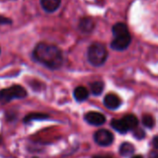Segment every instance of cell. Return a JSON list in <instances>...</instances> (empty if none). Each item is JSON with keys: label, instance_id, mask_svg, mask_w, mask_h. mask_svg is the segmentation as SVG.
<instances>
[{"label": "cell", "instance_id": "cell-9", "mask_svg": "<svg viewBox=\"0 0 158 158\" xmlns=\"http://www.w3.org/2000/svg\"><path fill=\"white\" fill-rule=\"evenodd\" d=\"M104 104L109 109H117L120 106L121 101L117 94H108L106 95V97L104 99Z\"/></svg>", "mask_w": 158, "mask_h": 158}, {"label": "cell", "instance_id": "cell-2", "mask_svg": "<svg viewBox=\"0 0 158 158\" xmlns=\"http://www.w3.org/2000/svg\"><path fill=\"white\" fill-rule=\"evenodd\" d=\"M113 40L111 42V48L116 51L126 50L131 42V35L128 26L125 23L118 22L112 27Z\"/></svg>", "mask_w": 158, "mask_h": 158}, {"label": "cell", "instance_id": "cell-15", "mask_svg": "<svg viewBox=\"0 0 158 158\" xmlns=\"http://www.w3.org/2000/svg\"><path fill=\"white\" fill-rule=\"evenodd\" d=\"M142 121H143V126H144V127H146V128H149V129H152V128L155 126V123H156L155 118H153V116L148 115V114H146V115H143V119H142Z\"/></svg>", "mask_w": 158, "mask_h": 158}, {"label": "cell", "instance_id": "cell-18", "mask_svg": "<svg viewBox=\"0 0 158 158\" xmlns=\"http://www.w3.org/2000/svg\"><path fill=\"white\" fill-rule=\"evenodd\" d=\"M12 20L3 15H0V25H6V24H11Z\"/></svg>", "mask_w": 158, "mask_h": 158}, {"label": "cell", "instance_id": "cell-16", "mask_svg": "<svg viewBox=\"0 0 158 158\" xmlns=\"http://www.w3.org/2000/svg\"><path fill=\"white\" fill-rule=\"evenodd\" d=\"M48 118L47 115L44 114H41V113H36V114H30L28 115L25 118H24V122L27 123L29 121H32V120H40V119H45Z\"/></svg>", "mask_w": 158, "mask_h": 158}, {"label": "cell", "instance_id": "cell-17", "mask_svg": "<svg viewBox=\"0 0 158 158\" xmlns=\"http://www.w3.org/2000/svg\"><path fill=\"white\" fill-rule=\"evenodd\" d=\"M144 135H145L144 131L141 129H136V131H134V137L139 139V140L144 138Z\"/></svg>", "mask_w": 158, "mask_h": 158}, {"label": "cell", "instance_id": "cell-23", "mask_svg": "<svg viewBox=\"0 0 158 158\" xmlns=\"http://www.w3.org/2000/svg\"><path fill=\"white\" fill-rule=\"evenodd\" d=\"M1 143H2V137L0 136V144H1Z\"/></svg>", "mask_w": 158, "mask_h": 158}, {"label": "cell", "instance_id": "cell-6", "mask_svg": "<svg viewBox=\"0 0 158 158\" xmlns=\"http://www.w3.org/2000/svg\"><path fill=\"white\" fill-rule=\"evenodd\" d=\"M84 119L87 121V123L93 125V126H101L106 122V117L99 113V112H88L84 116Z\"/></svg>", "mask_w": 158, "mask_h": 158}, {"label": "cell", "instance_id": "cell-10", "mask_svg": "<svg viewBox=\"0 0 158 158\" xmlns=\"http://www.w3.org/2000/svg\"><path fill=\"white\" fill-rule=\"evenodd\" d=\"M74 98L78 101V102H82L85 101L88 96H89V92L88 90L83 87V86H79L74 90Z\"/></svg>", "mask_w": 158, "mask_h": 158}, {"label": "cell", "instance_id": "cell-8", "mask_svg": "<svg viewBox=\"0 0 158 158\" xmlns=\"http://www.w3.org/2000/svg\"><path fill=\"white\" fill-rule=\"evenodd\" d=\"M40 4L45 12L53 13L59 8L61 0H40Z\"/></svg>", "mask_w": 158, "mask_h": 158}, {"label": "cell", "instance_id": "cell-21", "mask_svg": "<svg viewBox=\"0 0 158 158\" xmlns=\"http://www.w3.org/2000/svg\"><path fill=\"white\" fill-rule=\"evenodd\" d=\"M93 158H111L108 156H94Z\"/></svg>", "mask_w": 158, "mask_h": 158}, {"label": "cell", "instance_id": "cell-22", "mask_svg": "<svg viewBox=\"0 0 158 158\" xmlns=\"http://www.w3.org/2000/svg\"><path fill=\"white\" fill-rule=\"evenodd\" d=\"M132 158H143L142 156H133Z\"/></svg>", "mask_w": 158, "mask_h": 158}, {"label": "cell", "instance_id": "cell-20", "mask_svg": "<svg viewBox=\"0 0 158 158\" xmlns=\"http://www.w3.org/2000/svg\"><path fill=\"white\" fill-rule=\"evenodd\" d=\"M149 158H158V152H152L149 156Z\"/></svg>", "mask_w": 158, "mask_h": 158}, {"label": "cell", "instance_id": "cell-5", "mask_svg": "<svg viewBox=\"0 0 158 158\" xmlns=\"http://www.w3.org/2000/svg\"><path fill=\"white\" fill-rule=\"evenodd\" d=\"M94 141L101 146H108L113 143L114 136L107 130H99L94 133Z\"/></svg>", "mask_w": 158, "mask_h": 158}, {"label": "cell", "instance_id": "cell-1", "mask_svg": "<svg viewBox=\"0 0 158 158\" xmlns=\"http://www.w3.org/2000/svg\"><path fill=\"white\" fill-rule=\"evenodd\" d=\"M32 57L50 69H57L63 64L62 51L55 44L39 43L32 51Z\"/></svg>", "mask_w": 158, "mask_h": 158}, {"label": "cell", "instance_id": "cell-12", "mask_svg": "<svg viewBox=\"0 0 158 158\" xmlns=\"http://www.w3.org/2000/svg\"><path fill=\"white\" fill-rule=\"evenodd\" d=\"M119 153L124 157L131 156L134 153V146L131 143H124L119 148Z\"/></svg>", "mask_w": 158, "mask_h": 158}, {"label": "cell", "instance_id": "cell-7", "mask_svg": "<svg viewBox=\"0 0 158 158\" xmlns=\"http://www.w3.org/2000/svg\"><path fill=\"white\" fill-rule=\"evenodd\" d=\"M94 26H95V22L90 17H84V18H81L80 19V22H79V30L81 32L90 33L94 29Z\"/></svg>", "mask_w": 158, "mask_h": 158}, {"label": "cell", "instance_id": "cell-4", "mask_svg": "<svg viewBox=\"0 0 158 158\" xmlns=\"http://www.w3.org/2000/svg\"><path fill=\"white\" fill-rule=\"evenodd\" d=\"M27 95L26 90L19 85H14L0 92V101L7 103L13 99H22Z\"/></svg>", "mask_w": 158, "mask_h": 158}, {"label": "cell", "instance_id": "cell-11", "mask_svg": "<svg viewBox=\"0 0 158 158\" xmlns=\"http://www.w3.org/2000/svg\"><path fill=\"white\" fill-rule=\"evenodd\" d=\"M111 126L119 133H126L129 131V129L127 128L123 119H113L111 121Z\"/></svg>", "mask_w": 158, "mask_h": 158}, {"label": "cell", "instance_id": "cell-14", "mask_svg": "<svg viewBox=\"0 0 158 158\" xmlns=\"http://www.w3.org/2000/svg\"><path fill=\"white\" fill-rule=\"evenodd\" d=\"M104 87L103 81H94L91 84V92L94 95H100L104 91Z\"/></svg>", "mask_w": 158, "mask_h": 158}, {"label": "cell", "instance_id": "cell-13", "mask_svg": "<svg viewBox=\"0 0 158 158\" xmlns=\"http://www.w3.org/2000/svg\"><path fill=\"white\" fill-rule=\"evenodd\" d=\"M127 126V128L130 130H135V128L138 126V119L133 115H127L122 118Z\"/></svg>", "mask_w": 158, "mask_h": 158}, {"label": "cell", "instance_id": "cell-3", "mask_svg": "<svg viewBox=\"0 0 158 158\" xmlns=\"http://www.w3.org/2000/svg\"><path fill=\"white\" fill-rule=\"evenodd\" d=\"M108 56V52L106 47L98 42L93 43L87 51L88 61L94 67H100L105 64Z\"/></svg>", "mask_w": 158, "mask_h": 158}, {"label": "cell", "instance_id": "cell-19", "mask_svg": "<svg viewBox=\"0 0 158 158\" xmlns=\"http://www.w3.org/2000/svg\"><path fill=\"white\" fill-rule=\"evenodd\" d=\"M153 145L156 149H158V136H156L153 139Z\"/></svg>", "mask_w": 158, "mask_h": 158}]
</instances>
